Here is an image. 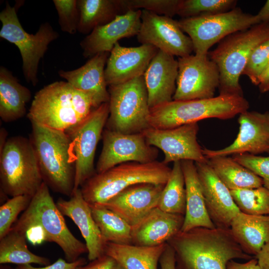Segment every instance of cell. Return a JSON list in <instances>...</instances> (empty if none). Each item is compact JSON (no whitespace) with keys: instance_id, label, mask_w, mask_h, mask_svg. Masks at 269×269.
<instances>
[{"instance_id":"cell-37","label":"cell","mask_w":269,"mask_h":269,"mask_svg":"<svg viewBox=\"0 0 269 269\" xmlns=\"http://www.w3.org/2000/svg\"><path fill=\"white\" fill-rule=\"evenodd\" d=\"M32 197L28 195L12 197L0 206V239L8 232L19 214L27 209Z\"/></svg>"},{"instance_id":"cell-38","label":"cell","mask_w":269,"mask_h":269,"mask_svg":"<svg viewBox=\"0 0 269 269\" xmlns=\"http://www.w3.org/2000/svg\"><path fill=\"white\" fill-rule=\"evenodd\" d=\"M269 64V38L259 44L252 52L242 75L258 86L261 78Z\"/></svg>"},{"instance_id":"cell-49","label":"cell","mask_w":269,"mask_h":269,"mask_svg":"<svg viewBox=\"0 0 269 269\" xmlns=\"http://www.w3.org/2000/svg\"><path fill=\"white\" fill-rule=\"evenodd\" d=\"M6 131L3 128L0 130V150H1L3 147L7 139H6Z\"/></svg>"},{"instance_id":"cell-2","label":"cell","mask_w":269,"mask_h":269,"mask_svg":"<svg viewBox=\"0 0 269 269\" xmlns=\"http://www.w3.org/2000/svg\"><path fill=\"white\" fill-rule=\"evenodd\" d=\"M63 215L43 182L12 227L25 233L33 245L53 242L63 251L65 260L73 262L88 253L85 243L77 239L68 229Z\"/></svg>"},{"instance_id":"cell-22","label":"cell","mask_w":269,"mask_h":269,"mask_svg":"<svg viewBox=\"0 0 269 269\" xmlns=\"http://www.w3.org/2000/svg\"><path fill=\"white\" fill-rule=\"evenodd\" d=\"M56 205L62 214L70 218L79 228L85 241L89 260L93 261L105 255L107 242L93 218L90 204L84 199L81 189L74 191L69 200L59 198Z\"/></svg>"},{"instance_id":"cell-12","label":"cell","mask_w":269,"mask_h":269,"mask_svg":"<svg viewBox=\"0 0 269 269\" xmlns=\"http://www.w3.org/2000/svg\"><path fill=\"white\" fill-rule=\"evenodd\" d=\"M109 116V102L103 103L80 123L65 131L75 158L73 192L96 173L94 165L95 151Z\"/></svg>"},{"instance_id":"cell-17","label":"cell","mask_w":269,"mask_h":269,"mask_svg":"<svg viewBox=\"0 0 269 269\" xmlns=\"http://www.w3.org/2000/svg\"><path fill=\"white\" fill-rule=\"evenodd\" d=\"M238 123L239 132L233 142L221 149H203L207 158L243 153H269V111H247L239 115Z\"/></svg>"},{"instance_id":"cell-9","label":"cell","mask_w":269,"mask_h":269,"mask_svg":"<svg viewBox=\"0 0 269 269\" xmlns=\"http://www.w3.org/2000/svg\"><path fill=\"white\" fill-rule=\"evenodd\" d=\"M108 92V129L123 134H135L150 127V107L143 76L109 86Z\"/></svg>"},{"instance_id":"cell-28","label":"cell","mask_w":269,"mask_h":269,"mask_svg":"<svg viewBox=\"0 0 269 269\" xmlns=\"http://www.w3.org/2000/svg\"><path fill=\"white\" fill-rule=\"evenodd\" d=\"M31 98L30 91L21 85L3 66L0 67V117L4 122L16 121L26 113V105Z\"/></svg>"},{"instance_id":"cell-14","label":"cell","mask_w":269,"mask_h":269,"mask_svg":"<svg viewBox=\"0 0 269 269\" xmlns=\"http://www.w3.org/2000/svg\"><path fill=\"white\" fill-rule=\"evenodd\" d=\"M103 147L96 167L97 173L129 162L148 163L156 160L158 150L149 145L142 133L123 134L104 130Z\"/></svg>"},{"instance_id":"cell-42","label":"cell","mask_w":269,"mask_h":269,"mask_svg":"<svg viewBox=\"0 0 269 269\" xmlns=\"http://www.w3.org/2000/svg\"><path fill=\"white\" fill-rule=\"evenodd\" d=\"M86 264L84 258H80L73 262H68L66 260L58 259L54 263L43 267H34L31 265H18L14 269H76L78 267Z\"/></svg>"},{"instance_id":"cell-8","label":"cell","mask_w":269,"mask_h":269,"mask_svg":"<svg viewBox=\"0 0 269 269\" xmlns=\"http://www.w3.org/2000/svg\"><path fill=\"white\" fill-rule=\"evenodd\" d=\"M0 181L2 191L11 197H33L39 190L43 181L29 138L7 139L0 150Z\"/></svg>"},{"instance_id":"cell-25","label":"cell","mask_w":269,"mask_h":269,"mask_svg":"<svg viewBox=\"0 0 269 269\" xmlns=\"http://www.w3.org/2000/svg\"><path fill=\"white\" fill-rule=\"evenodd\" d=\"M184 215L167 213L156 207L132 227V244L156 246L167 243L181 231Z\"/></svg>"},{"instance_id":"cell-21","label":"cell","mask_w":269,"mask_h":269,"mask_svg":"<svg viewBox=\"0 0 269 269\" xmlns=\"http://www.w3.org/2000/svg\"><path fill=\"white\" fill-rule=\"evenodd\" d=\"M141 9H130L110 22L95 28L80 42L84 57L110 52L118 41L137 35L141 25Z\"/></svg>"},{"instance_id":"cell-50","label":"cell","mask_w":269,"mask_h":269,"mask_svg":"<svg viewBox=\"0 0 269 269\" xmlns=\"http://www.w3.org/2000/svg\"><path fill=\"white\" fill-rule=\"evenodd\" d=\"M0 269H12L11 267L7 266L2 265V266H0Z\"/></svg>"},{"instance_id":"cell-7","label":"cell","mask_w":269,"mask_h":269,"mask_svg":"<svg viewBox=\"0 0 269 269\" xmlns=\"http://www.w3.org/2000/svg\"><path fill=\"white\" fill-rule=\"evenodd\" d=\"M171 168L162 161L129 162L105 172L96 173L82 186L81 190L90 204H102L125 189L134 184L151 183L165 185Z\"/></svg>"},{"instance_id":"cell-41","label":"cell","mask_w":269,"mask_h":269,"mask_svg":"<svg viewBox=\"0 0 269 269\" xmlns=\"http://www.w3.org/2000/svg\"><path fill=\"white\" fill-rule=\"evenodd\" d=\"M232 157L261 177L263 181L264 186L269 189V156L243 153L233 155Z\"/></svg>"},{"instance_id":"cell-11","label":"cell","mask_w":269,"mask_h":269,"mask_svg":"<svg viewBox=\"0 0 269 269\" xmlns=\"http://www.w3.org/2000/svg\"><path fill=\"white\" fill-rule=\"evenodd\" d=\"M188 34L196 55H208L214 44L237 31L260 23L256 14L246 13L239 7L219 14L181 18L177 21Z\"/></svg>"},{"instance_id":"cell-40","label":"cell","mask_w":269,"mask_h":269,"mask_svg":"<svg viewBox=\"0 0 269 269\" xmlns=\"http://www.w3.org/2000/svg\"><path fill=\"white\" fill-rule=\"evenodd\" d=\"M61 30L70 34L77 31L79 13L77 0H54Z\"/></svg>"},{"instance_id":"cell-45","label":"cell","mask_w":269,"mask_h":269,"mask_svg":"<svg viewBox=\"0 0 269 269\" xmlns=\"http://www.w3.org/2000/svg\"><path fill=\"white\" fill-rule=\"evenodd\" d=\"M227 269H262L258 260L253 258L244 263H240L234 260L230 261L227 265Z\"/></svg>"},{"instance_id":"cell-33","label":"cell","mask_w":269,"mask_h":269,"mask_svg":"<svg viewBox=\"0 0 269 269\" xmlns=\"http://www.w3.org/2000/svg\"><path fill=\"white\" fill-rule=\"evenodd\" d=\"M90 206L93 218L107 243L132 244V227L124 219L101 204Z\"/></svg>"},{"instance_id":"cell-6","label":"cell","mask_w":269,"mask_h":269,"mask_svg":"<svg viewBox=\"0 0 269 269\" xmlns=\"http://www.w3.org/2000/svg\"><path fill=\"white\" fill-rule=\"evenodd\" d=\"M269 38V23H260L233 33L209 51L220 73L219 95L243 96L239 79L253 50Z\"/></svg>"},{"instance_id":"cell-15","label":"cell","mask_w":269,"mask_h":269,"mask_svg":"<svg viewBox=\"0 0 269 269\" xmlns=\"http://www.w3.org/2000/svg\"><path fill=\"white\" fill-rule=\"evenodd\" d=\"M198 131V123H193L167 129L149 127L142 133L149 145L163 151L162 162L166 164L184 160L207 163L208 158L197 140Z\"/></svg>"},{"instance_id":"cell-13","label":"cell","mask_w":269,"mask_h":269,"mask_svg":"<svg viewBox=\"0 0 269 269\" xmlns=\"http://www.w3.org/2000/svg\"><path fill=\"white\" fill-rule=\"evenodd\" d=\"M178 75L173 100L214 97L220 82L218 68L208 55H189L178 58Z\"/></svg>"},{"instance_id":"cell-46","label":"cell","mask_w":269,"mask_h":269,"mask_svg":"<svg viewBox=\"0 0 269 269\" xmlns=\"http://www.w3.org/2000/svg\"><path fill=\"white\" fill-rule=\"evenodd\" d=\"M255 258L262 269H269V242L263 247Z\"/></svg>"},{"instance_id":"cell-5","label":"cell","mask_w":269,"mask_h":269,"mask_svg":"<svg viewBox=\"0 0 269 269\" xmlns=\"http://www.w3.org/2000/svg\"><path fill=\"white\" fill-rule=\"evenodd\" d=\"M250 105L244 96L219 95L210 99L175 101L150 109V127L167 129L199 121L217 118L227 120L248 111Z\"/></svg>"},{"instance_id":"cell-1","label":"cell","mask_w":269,"mask_h":269,"mask_svg":"<svg viewBox=\"0 0 269 269\" xmlns=\"http://www.w3.org/2000/svg\"><path fill=\"white\" fill-rule=\"evenodd\" d=\"M167 243L174 251L176 269H227L231 260L254 258L243 251L230 228L180 231Z\"/></svg>"},{"instance_id":"cell-19","label":"cell","mask_w":269,"mask_h":269,"mask_svg":"<svg viewBox=\"0 0 269 269\" xmlns=\"http://www.w3.org/2000/svg\"><path fill=\"white\" fill-rule=\"evenodd\" d=\"M206 207L216 227L230 228L233 218L241 211L230 190L207 163L195 162Z\"/></svg>"},{"instance_id":"cell-31","label":"cell","mask_w":269,"mask_h":269,"mask_svg":"<svg viewBox=\"0 0 269 269\" xmlns=\"http://www.w3.org/2000/svg\"><path fill=\"white\" fill-rule=\"evenodd\" d=\"M207 163L230 190L251 189L264 186L262 179L232 157L218 156L208 158Z\"/></svg>"},{"instance_id":"cell-26","label":"cell","mask_w":269,"mask_h":269,"mask_svg":"<svg viewBox=\"0 0 269 269\" xmlns=\"http://www.w3.org/2000/svg\"><path fill=\"white\" fill-rule=\"evenodd\" d=\"M186 190V210L181 231L197 227L213 229L215 226L208 213L195 162L181 161Z\"/></svg>"},{"instance_id":"cell-44","label":"cell","mask_w":269,"mask_h":269,"mask_svg":"<svg viewBox=\"0 0 269 269\" xmlns=\"http://www.w3.org/2000/svg\"><path fill=\"white\" fill-rule=\"evenodd\" d=\"M161 269H176L175 253L167 243L159 262Z\"/></svg>"},{"instance_id":"cell-39","label":"cell","mask_w":269,"mask_h":269,"mask_svg":"<svg viewBox=\"0 0 269 269\" xmlns=\"http://www.w3.org/2000/svg\"><path fill=\"white\" fill-rule=\"evenodd\" d=\"M180 0H122L125 10L141 8L160 15L172 17L177 14Z\"/></svg>"},{"instance_id":"cell-18","label":"cell","mask_w":269,"mask_h":269,"mask_svg":"<svg viewBox=\"0 0 269 269\" xmlns=\"http://www.w3.org/2000/svg\"><path fill=\"white\" fill-rule=\"evenodd\" d=\"M164 186L151 183L134 184L101 205L117 214L133 227L157 207Z\"/></svg>"},{"instance_id":"cell-4","label":"cell","mask_w":269,"mask_h":269,"mask_svg":"<svg viewBox=\"0 0 269 269\" xmlns=\"http://www.w3.org/2000/svg\"><path fill=\"white\" fill-rule=\"evenodd\" d=\"M29 138L43 182L53 191L70 197L73 192L75 158L65 131L31 123Z\"/></svg>"},{"instance_id":"cell-23","label":"cell","mask_w":269,"mask_h":269,"mask_svg":"<svg viewBox=\"0 0 269 269\" xmlns=\"http://www.w3.org/2000/svg\"><path fill=\"white\" fill-rule=\"evenodd\" d=\"M178 69L173 56L158 50L143 75L150 109L173 100Z\"/></svg>"},{"instance_id":"cell-36","label":"cell","mask_w":269,"mask_h":269,"mask_svg":"<svg viewBox=\"0 0 269 269\" xmlns=\"http://www.w3.org/2000/svg\"><path fill=\"white\" fill-rule=\"evenodd\" d=\"M235 0H180L177 15L182 18L223 13L236 7Z\"/></svg>"},{"instance_id":"cell-30","label":"cell","mask_w":269,"mask_h":269,"mask_svg":"<svg viewBox=\"0 0 269 269\" xmlns=\"http://www.w3.org/2000/svg\"><path fill=\"white\" fill-rule=\"evenodd\" d=\"M77 6L79 13L77 31L86 34L127 12L122 0H78Z\"/></svg>"},{"instance_id":"cell-29","label":"cell","mask_w":269,"mask_h":269,"mask_svg":"<svg viewBox=\"0 0 269 269\" xmlns=\"http://www.w3.org/2000/svg\"><path fill=\"white\" fill-rule=\"evenodd\" d=\"M166 243L156 246H141L108 242L105 255L113 258L124 269H157Z\"/></svg>"},{"instance_id":"cell-47","label":"cell","mask_w":269,"mask_h":269,"mask_svg":"<svg viewBox=\"0 0 269 269\" xmlns=\"http://www.w3.org/2000/svg\"><path fill=\"white\" fill-rule=\"evenodd\" d=\"M258 86L262 93L269 91V64L263 74Z\"/></svg>"},{"instance_id":"cell-16","label":"cell","mask_w":269,"mask_h":269,"mask_svg":"<svg viewBox=\"0 0 269 269\" xmlns=\"http://www.w3.org/2000/svg\"><path fill=\"white\" fill-rule=\"evenodd\" d=\"M136 36L141 44L151 45L173 56H188L194 50L190 38L177 21L146 10L141 9V25Z\"/></svg>"},{"instance_id":"cell-51","label":"cell","mask_w":269,"mask_h":269,"mask_svg":"<svg viewBox=\"0 0 269 269\" xmlns=\"http://www.w3.org/2000/svg\"><path fill=\"white\" fill-rule=\"evenodd\" d=\"M114 269H124L121 265H120L117 263V264L115 266Z\"/></svg>"},{"instance_id":"cell-48","label":"cell","mask_w":269,"mask_h":269,"mask_svg":"<svg viewBox=\"0 0 269 269\" xmlns=\"http://www.w3.org/2000/svg\"><path fill=\"white\" fill-rule=\"evenodd\" d=\"M256 16L260 23H269V0L266 1Z\"/></svg>"},{"instance_id":"cell-35","label":"cell","mask_w":269,"mask_h":269,"mask_svg":"<svg viewBox=\"0 0 269 269\" xmlns=\"http://www.w3.org/2000/svg\"><path fill=\"white\" fill-rule=\"evenodd\" d=\"M230 191L241 212L250 215H269V189L265 186Z\"/></svg>"},{"instance_id":"cell-10","label":"cell","mask_w":269,"mask_h":269,"mask_svg":"<svg viewBox=\"0 0 269 269\" xmlns=\"http://www.w3.org/2000/svg\"><path fill=\"white\" fill-rule=\"evenodd\" d=\"M17 5L11 6L5 2L0 13L2 26L0 37L18 48L22 61V70L28 83L35 86L38 82L37 72L39 63L46 52L49 44L59 37L48 22L41 24L35 34H29L23 28L16 13Z\"/></svg>"},{"instance_id":"cell-20","label":"cell","mask_w":269,"mask_h":269,"mask_svg":"<svg viewBox=\"0 0 269 269\" xmlns=\"http://www.w3.org/2000/svg\"><path fill=\"white\" fill-rule=\"evenodd\" d=\"M158 51L151 45L127 47L117 42L110 53L105 69L107 85L122 84L143 76Z\"/></svg>"},{"instance_id":"cell-34","label":"cell","mask_w":269,"mask_h":269,"mask_svg":"<svg viewBox=\"0 0 269 269\" xmlns=\"http://www.w3.org/2000/svg\"><path fill=\"white\" fill-rule=\"evenodd\" d=\"M157 207L167 213L185 215L186 190L181 161L173 162L169 177L162 190Z\"/></svg>"},{"instance_id":"cell-24","label":"cell","mask_w":269,"mask_h":269,"mask_svg":"<svg viewBox=\"0 0 269 269\" xmlns=\"http://www.w3.org/2000/svg\"><path fill=\"white\" fill-rule=\"evenodd\" d=\"M109 55L110 52L100 53L76 69L58 71L59 75L73 87L91 96L95 109L110 100L105 76V66Z\"/></svg>"},{"instance_id":"cell-3","label":"cell","mask_w":269,"mask_h":269,"mask_svg":"<svg viewBox=\"0 0 269 269\" xmlns=\"http://www.w3.org/2000/svg\"><path fill=\"white\" fill-rule=\"evenodd\" d=\"M93 107L87 93L67 81H56L35 94L27 117L31 123L66 131L84 120Z\"/></svg>"},{"instance_id":"cell-27","label":"cell","mask_w":269,"mask_h":269,"mask_svg":"<svg viewBox=\"0 0 269 269\" xmlns=\"http://www.w3.org/2000/svg\"><path fill=\"white\" fill-rule=\"evenodd\" d=\"M230 229L243 251L256 256L269 242V215L240 212L232 220Z\"/></svg>"},{"instance_id":"cell-32","label":"cell","mask_w":269,"mask_h":269,"mask_svg":"<svg viewBox=\"0 0 269 269\" xmlns=\"http://www.w3.org/2000/svg\"><path fill=\"white\" fill-rule=\"evenodd\" d=\"M25 233L13 227L0 239V264H13L18 265L38 264L50 265V260L36 255L28 249Z\"/></svg>"},{"instance_id":"cell-43","label":"cell","mask_w":269,"mask_h":269,"mask_svg":"<svg viewBox=\"0 0 269 269\" xmlns=\"http://www.w3.org/2000/svg\"><path fill=\"white\" fill-rule=\"evenodd\" d=\"M116 264L117 262L113 258L104 255L87 265L78 267L76 269H114Z\"/></svg>"}]
</instances>
